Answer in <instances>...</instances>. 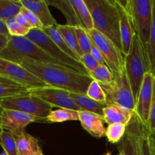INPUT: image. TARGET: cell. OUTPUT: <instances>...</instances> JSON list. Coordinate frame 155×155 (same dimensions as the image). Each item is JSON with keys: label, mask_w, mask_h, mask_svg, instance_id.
Instances as JSON below:
<instances>
[{"label": "cell", "mask_w": 155, "mask_h": 155, "mask_svg": "<svg viewBox=\"0 0 155 155\" xmlns=\"http://www.w3.org/2000/svg\"><path fill=\"white\" fill-rule=\"evenodd\" d=\"M48 86L86 95L92 80L86 73L70 67L47 62L24 60L19 64Z\"/></svg>", "instance_id": "6da1fadb"}, {"label": "cell", "mask_w": 155, "mask_h": 155, "mask_svg": "<svg viewBox=\"0 0 155 155\" xmlns=\"http://www.w3.org/2000/svg\"><path fill=\"white\" fill-rule=\"evenodd\" d=\"M93 20L94 28L122 50L120 18L114 0H84Z\"/></svg>", "instance_id": "7a4b0ae2"}, {"label": "cell", "mask_w": 155, "mask_h": 155, "mask_svg": "<svg viewBox=\"0 0 155 155\" xmlns=\"http://www.w3.org/2000/svg\"><path fill=\"white\" fill-rule=\"evenodd\" d=\"M0 58L17 64L24 60H31L65 66L48 55L26 36H11L7 46L0 53Z\"/></svg>", "instance_id": "3957f363"}, {"label": "cell", "mask_w": 155, "mask_h": 155, "mask_svg": "<svg viewBox=\"0 0 155 155\" xmlns=\"http://www.w3.org/2000/svg\"><path fill=\"white\" fill-rule=\"evenodd\" d=\"M125 70L136 102L145 75L150 72L146 50L136 34L130 52L125 56Z\"/></svg>", "instance_id": "277c9868"}, {"label": "cell", "mask_w": 155, "mask_h": 155, "mask_svg": "<svg viewBox=\"0 0 155 155\" xmlns=\"http://www.w3.org/2000/svg\"><path fill=\"white\" fill-rule=\"evenodd\" d=\"M135 32L145 48L150 39L153 22V0H127L124 2Z\"/></svg>", "instance_id": "5b68a950"}, {"label": "cell", "mask_w": 155, "mask_h": 155, "mask_svg": "<svg viewBox=\"0 0 155 155\" xmlns=\"http://www.w3.org/2000/svg\"><path fill=\"white\" fill-rule=\"evenodd\" d=\"M107 97V105L115 104L135 112L136 101L126 70L114 75V82L101 86Z\"/></svg>", "instance_id": "8992f818"}, {"label": "cell", "mask_w": 155, "mask_h": 155, "mask_svg": "<svg viewBox=\"0 0 155 155\" xmlns=\"http://www.w3.org/2000/svg\"><path fill=\"white\" fill-rule=\"evenodd\" d=\"M92 42L101 51L105 64L110 69L113 75L117 74L125 70V56L110 39L100 33L95 28L86 30Z\"/></svg>", "instance_id": "52a82bcc"}, {"label": "cell", "mask_w": 155, "mask_h": 155, "mask_svg": "<svg viewBox=\"0 0 155 155\" xmlns=\"http://www.w3.org/2000/svg\"><path fill=\"white\" fill-rule=\"evenodd\" d=\"M0 107L3 109L18 110L27 114L33 115L42 120H46L53 107L43 100L30 94L0 100Z\"/></svg>", "instance_id": "ba28073f"}, {"label": "cell", "mask_w": 155, "mask_h": 155, "mask_svg": "<svg viewBox=\"0 0 155 155\" xmlns=\"http://www.w3.org/2000/svg\"><path fill=\"white\" fill-rule=\"evenodd\" d=\"M26 37L34 42L36 45L42 48L48 55H50L58 61L64 64L65 66L74 68L80 72L88 74V71H86L85 67L80 61L70 57L69 55L65 54L63 51H61L58 48V46L48 37V35L44 32L42 29H32L29 32L28 34L26 36Z\"/></svg>", "instance_id": "9c48e42d"}, {"label": "cell", "mask_w": 155, "mask_h": 155, "mask_svg": "<svg viewBox=\"0 0 155 155\" xmlns=\"http://www.w3.org/2000/svg\"><path fill=\"white\" fill-rule=\"evenodd\" d=\"M148 135V130L136 114L127 127L125 136L118 143L117 148L124 155H143L144 142Z\"/></svg>", "instance_id": "30bf717a"}, {"label": "cell", "mask_w": 155, "mask_h": 155, "mask_svg": "<svg viewBox=\"0 0 155 155\" xmlns=\"http://www.w3.org/2000/svg\"><path fill=\"white\" fill-rule=\"evenodd\" d=\"M0 76L28 89L48 86L19 64L0 58Z\"/></svg>", "instance_id": "8fae6325"}, {"label": "cell", "mask_w": 155, "mask_h": 155, "mask_svg": "<svg viewBox=\"0 0 155 155\" xmlns=\"http://www.w3.org/2000/svg\"><path fill=\"white\" fill-rule=\"evenodd\" d=\"M29 94L38 97L52 107L71 109L77 111L81 110L78 105L74 102V100L70 97L69 92L64 89L46 86L30 89Z\"/></svg>", "instance_id": "7c38bea8"}, {"label": "cell", "mask_w": 155, "mask_h": 155, "mask_svg": "<svg viewBox=\"0 0 155 155\" xmlns=\"http://www.w3.org/2000/svg\"><path fill=\"white\" fill-rule=\"evenodd\" d=\"M39 120H42L33 115L18 110L3 109L1 114V127L17 138L26 133L25 128L27 125Z\"/></svg>", "instance_id": "4fadbf2b"}, {"label": "cell", "mask_w": 155, "mask_h": 155, "mask_svg": "<svg viewBox=\"0 0 155 155\" xmlns=\"http://www.w3.org/2000/svg\"><path fill=\"white\" fill-rule=\"evenodd\" d=\"M154 81V76L151 72L147 73L144 77L135 107V114L147 129L148 127L150 110L152 101Z\"/></svg>", "instance_id": "5bb4252c"}, {"label": "cell", "mask_w": 155, "mask_h": 155, "mask_svg": "<svg viewBox=\"0 0 155 155\" xmlns=\"http://www.w3.org/2000/svg\"><path fill=\"white\" fill-rule=\"evenodd\" d=\"M120 18V33L122 42V51L124 56L127 55L130 51L132 42L136 36L134 27L128 11L126 8L124 2L118 0H114Z\"/></svg>", "instance_id": "9a60e30c"}, {"label": "cell", "mask_w": 155, "mask_h": 155, "mask_svg": "<svg viewBox=\"0 0 155 155\" xmlns=\"http://www.w3.org/2000/svg\"><path fill=\"white\" fill-rule=\"evenodd\" d=\"M23 7L33 12L42 25V29L45 27L57 26V21L51 15L46 1H33V0H20Z\"/></svg>", "instance_id": "2e32d148"}, {"label": "cell", "mask_w": 155, "mask_h": 155, "mask_svg": "<svg viewBox=\"0 0 155 155\" xmlns=\"http://www.w3.org/2000/svg\"><path fill=\"white\" fill-rule=\"evenodd\" d=\"M78 113L82 127L91 136L96 138L105 136L106 129L104 127V120L102 116L84 110H80Z\"/></svg>", "instance_id": "e0dca14e"}, {"label": "cell", "mask_w": 155, "mask_h": 155, "mask_svg": "<svg viewBox=\"0 0 155 155\" xmlns=\"http://www.w3.org/2000/svg\"><path fill=\"white\" fill-rule=\"evenodd\" d=\"M135 112L127 108L115 105L109 104L103 110V119L104 123L110 125L113 124H123L128 126Z\"/></svg>", "instance_id": "ac0fdd59"}, {"label": "cell", "mask_w": 155, "mask_h": 155, "mask_svg": "<svg viewBox=\"0 0 155 155\" xmlns=\"http://www.w3.org/2000/svg\"><path fill=\"white\" fill-rule=\"evenodd\" d=\"M69 95L81 110L92 112L103 117V110L107 106V104L95 101L83 94L69 92Z\"/></svg>", "instance_id": "d6986e66"}, {"label": "cell", "mask_w": 155, "mask_h": 155, "mask_svg": "<svg viewBox=\"0 0 155 155\" xmlns=\"http://www.w3.org/2000/svg\"><path fill=\"white\" fill-rule=\"evenodd\" d=\"M18 155H38L42 153L38 139L28 133L16 138Z\"/></svg>", "instance_id": "ffe728a7"}, {"label": "cell", "mask_w": 155, "mask_h": 155, "mask_svg": "<svg viewBox=\"0 0 155 155\" xmlns=\"http://www.w3.org/2000/svg\"><path fill=\"white\" fill-rule=\"evenodd\" d=\"M56 28L61 33L63 39H64L65 42L70 49L74 52L77 60L80 61V58L84 54L79 45L77 35H76L75 27L68 25V24H58L56 26Z\"/></svg>", "instance_id": "44dd1931"}, {"label": "cell", "mask_w": 155, "mask_h": 155, "mask_svg": "<svg viewBox=\"0 0 155 155\" xmlns=\"http://www.w3.org/2000/svg\"><path fill=\"white\" fill-rule=\"evenodd\" d=\"M70 2L75 11L80 27L86 30L94 29L92 15L84 0H70Z\"/></svg>", "instance_id": "7402d4cb"}, {"label": "cell", "mask_w": 155, "mask_h": 155, "mask_svg": "<svg viewBox=\"0 0 155 155\" xmlns=\"http://www.w3.org/2000/svg\"><path fill=\"white\" fill-rule=\"evenodd\" d=\"M48 5H53L61 11L67 19V24L73 27H80L75 11L70 0H48Z\"/></svg>", "instance_id": "603a6c76"}, {"label": "cell", "mask_w": 155, "mask_h": 155, "mask_svg": "<svg viewBox=\"0 0 155 155\" xmlns=\"http://www.w3.org/2000/svg\"><path fill=\"white\" fill-rule=\"evenodd\" d=\"M23 5L21 1L0 0V20L7 22L21 12Z\"/></svg>", "instance_id": "cb8c5ba5"}, {"label": "cell", "mask_w": 155, "mask_h": 155, "mask_svg": "<svg viewBox=\"0 0 155 155\" xmlns=\"http://www.w3.org/2000/svg\"><path fill=\"white\" fill-rule=\"evenodd\" d=\"M79 113L77 110L68 108H58L51 110L45 120L48 123H63L70 120H79Z\"/></svg>", "instance_id": "d4e9b609"}, {"label": "cell", "mask_w": 155, "mask_h": 155, "mask_svg": "<svg viewBox=\"0 0 155 155\" xmlns=\"http://www.w3.org/2000/svg\"><path fill=\"white\" fill-rule=\"evenodd\" d=\"M88 74L92 80L98 82L101 86H109L114 82L113 74L106 64L99 65Z\"/></svg>", "instance_id": "484cf974"}, {"label": "cell", "mask_w": 155, "mask_h": 155, "mask_svg": "<svg viewBox=\"0 0 155 155\" xmlns=\"http://www.w3.org/2000/svg\"><path fill=\"white\" fill-rule=\"evenodd\" d=\"M147 56L149 63L150 72L155 77V0H153V22L150 39L146 48Z\"/></svg>", "instance_id": "4316f807"}, {"label": "cell", "mask_w": 155, "mask_h": 155, "mask_svg": "<svg viewBox=\"0 0 155 155\" xmlns=\"http://www.w3.org/2000/svg\"><path fill=\"white\" fill-rule=\"evenodd\" d=\"M42 30H43L44 32L48 35V37H49L50 39L58 46V48H60L61 51H63L65 54L69 55L70 57L73 58L75 59V60L78 61L77 60V57L75 56V54H74V52H73V51L70 49L69 47L68 46V45L66 44L64 39H63V37H62V36L61 35V33H59L58 30H57L56 26L45 27V28H43Z\"/></svg>", "instance_id": "83f0119b"}, {"label": "cell", "mask_w": 155, "mask_h": 155, "mask_svg": "<svg viewBox=\"0 0 155 155\" xmlns=\"http://www.w3.org/2000/svg\"><path fill=\"white\" fill-rule=\"evenodd\" d=\"M30 89L17 83H0V100L29 94Z\"/></svg>", "instance_id": "f1b7e54d"}, {"label": "cell", "mask_w": 155, "mask_h": 155, "mask_svg": "<svg viewBox=\"0 0 155 155\" xmlns=\"http://www.w3.org/2000/svg\"><path fill=\"white\" fill-rule=\"evenodd\" d=\"M127 127L123 124H113L107 125L105 136L107 141L112 144H117L122 140L127 131Z\"/></svg>", "instance_id": "f546056e"}, {"label": "cell", "mask_w": 155, "mask_h": 155, "mask_svg": "<svg viewBox=\"0 0 155 155\" xmlns=\"http://www.w3.org/2000/svg\"><path fill=\"white\" fill-rule=\"evenodd\" d=\"M0 145L8 155H18L16 138L8 131L3 130L0 134Z\"/></svg>", "instance_id": "4dcf8cb0"}, {"label": "cell", "mask_w": 155, "mask_h": 155, "mask_svg": "<svg viewBox=\"0 0 155 155\" xmlns=\"http://www.w3.org/2000/svg\"><path fill=\"white\" fill-rule=\"evenodd\" d=\"M75 31L79 45H80L83 54L90 53L92 42L86 30L81 27H75Z\"/></svg>", "instance_id": "1f68e13d"}, {"label": "cell", "mask_w": 155, "mask_h": 155, "mask_svg": "<svg viewBox=\"0 0 155 155\" xmlns=\"http://www.w3.org/2000/svg\"><path fill=\"white\" fill-rule=\"evenodd\" d=\"M86 95L89 98L98 102L107 104V97H106L105 92L103 90L99 83L95 80H92V83L89 84L87 92H86Z\"/></svg>", "instance_id": "d6a6232c"}, {"label": "cell", "mask_w": 155, "mask_h": 155, "mask_svg": "<svg viewBox=\"0 0 155 155\" xmlns=\"http://www.w3.org/2000/svg\"><path fill=\"white\" fill-rule=\"evenodd\" d=\"M6 26L11 36H18V37L26 36L30 31V29L20 24L16 21L15 18L8 21L6 22Z\"/></svg>", "instance_id": "836d02e7"}, {"label": "cell", "mask_w": 155, "mask_h": 155, "mask_svg": "<svg viewBox=\"0 0 155 155\" xmlns=\"http://www.w3.org/2000/svg\"><path fill=\"white\" fill-rule=\"evenodd\" d=\"M80 62L85 67L88 73L93 71L94 69L99 66V64L96 61L93 56L91 54V53L84 54L80 59Z\"/></svg>", "instance_id": "e575fe53"}, {"label": "cell", "mask_w": 155, "mask_h": 155, "mask_svg": "<svg viewBox=\"0 0 155 155\" xmlns=\"http://www.w3.org/2000/svg\"><path fill=\"white\" fill-rule=\"evenodd\" d=\"M21 12L24 15V16H25V18H27V21H28V23L30 24V27H31L32 29H34V28L42 29V24H41L39 20L37 18V17H36L33 12L29 11L28 9L25 8L24 7H22V8H21Z\"/></svg>", "instance_id": "d590c367"}, {"label": "cell", "mask_w": 155, "mask_h": 155, "mask_svg": "<svg viewBox=\"0 0 155 155\" xmlns=\"http://www.w3.org/2000/svg\"><path fill=\"white\" fill-rule=\"evenodd\" d=\"M148 133H151L155 131V77L154 81V88H153V97L151 101V110H150L149 121L148 127Z\"/></svg>", "instance_id": "8d00e7d4"}, {"label": "cell", "mask_w": 155, "mask_h": 155, "mask_svg": "<svg viewBox=\"0 0 155 155\" xmlns=\"http://www.w3.org/2000/svg\"><path fill=\"white\" fill-rule=\"evenodd\" d=\"M91 54L94 57V58L96 60V61L99 64V65H104L105 64V62H104V58L102 57V54H101V51H99L98 48H97L96 45L92 42V48H91Z\"/></svg>", "instance_id": "74e56055"}, {"label": "cell", "mask_w": 155, "mask_h": 155, "mask_svg": "<svg viewBox=\"0 0 155 155\" xmlns=\"http://www.w3.org/2000/svg\"><path fill=\"white\" fill-rule=\"evenodd\" d=\"M148 145L150 154L151 155H155V131L148 134Z\"/></svg>", "instance_id": "f35d334b"}, {"label": "cell", "mask_w": 155, "mask_h": 155, "mask_svg": "<svg viewBox=\"0 0 155 155\" xmlns=\"http://www.w3.org/2000/svg\"><path fill=\"white\" fill-rule=\"evenodd\" d=\"M15 19H16V21H18L20 24H21V25L24 26V27H27V28L32 30L31 27H30V24H29L28 21H27V18H25V16H24V15H23L21 12H20V13L18 14L16 17H15Z\"/></svg>", "instance_id": "ab89813d"}, {"label": "cell", "mask_w": 155, "mask_h": 155, "mask_svg": "<svg viewBox=\"0 0 155 155\" xmlns=\"http://www.w3.org/2000/svg\"><path fill=\"white\" fill-rule=\"evenodd\" d=\"M10 37L11 36H5V35L0 34V53H1V51L7 46Z\"/></svg>", "instance_id": "60d3db41"}, {"label": "cell", "mask_w": 155, "mask_h": 155, "mask_svg": "<svg viewBox=\"0 0 155 155\" xmlns=\"http://www.w3.org/2000/svg\"><path fill=\"white\" fill-rule=\"evenodd\" d=\"M0 34L8 36H10V34L8 33V30L7 26H6V23L2 21V20H0Z\"/></svg>", "instance_id": "b9f144b4"}, {"label": "cell", "mask_w": 155, "mask_h": 155, "mask_svg": "<svg viewBox=\"0 0 155 155\" xmlns=\"http://www.w3.org/2000/svg\"><path fill=\"white\" fill-rule=\"evenodd\" d=\"M149 134V133H148ZM143 155H151L150 154L149 145H148V135L145 138V142H144V147H143Z\"/></svg>", "instance_id": "7bdbcfd3"}, {"label": "cell", "mask_w": 155, "mask_h": 155, "mask_svg": "<svg viewBox=\"0 0 155 155\" xmlns=\"http://www.w3.org/2000/svg\"><path fill=\"white\" fill-rule=\"evenodd\" d=\"M0 155H8L7 154V153H5V151H3V152H2L1 154H0Z\"/></svg>", "instance_id": "ee69618b"}, {"label": "cell", "mask_w": 155, "mask_h": 155, "mask_svg": "<svg viewBox=\"0 0 155 155\" xmlns=\"http://www.w3.org/2000/svg\"><path fill=\"white\" fill-rule=\"evenodd\" d=\"M117 155H124V154L122 152V151H119V154H118Z\"/></svg>", "instance_id": "f6af8a7d"}, {"label": "cell", "mask_w": 155, "mask_h": 155, "mask_svg": "<svg viewBox=\"0 0 155 155\" xmlns=\"http://www.w3.org/2000/svg\"><path fill=\"white\" fill-rule=\"evenodd\" d=\"M2 131H3L2 128V127H1V126H0V134H1V133H2Z\"/></svg>", "instance_id": "bcb514c9"}, {"label": "cell", "mask_w": 155, "mask_h": 155, "mask_svg": "<svg viewBox=\"0 0 155 155\" xmlns=\"http://www.w3.org/2000/svg\"><path fill=\"white\" fill-rule=\"evenodd\" d=\"M105 155H111V153L110 152H108V151H107V153H106V154Z\"/></svg>", "instance_id": "7dc6e473"}, {"label": "cell", "mask_w": 155, "mask_h": 155, "mask_svg": "<svg viewBox=\"0 0 155 155\" xmlns=\"http://www.w3.org/2000/svg\"><path fill=\"white\" fill-rule=\"evenodd\" d=\"M38 155H44V154H42V153H40V154H38Z\"/></svg>", "instance_id": "c3c4849f"}]
</instances>
